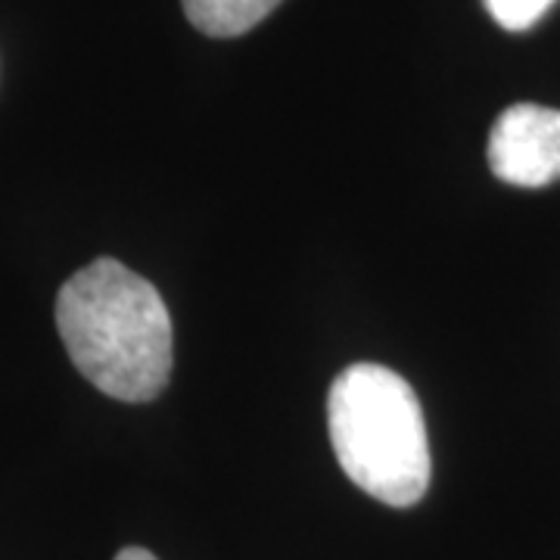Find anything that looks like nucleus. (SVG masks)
<instances>
[{
	"mask_svg": "<svg viewBox=\"0 0 560 560\" xmlns=\"http://www.w3.org/2000/svg\"><path fill=\"white\" fill-rule=\"evenodd\" d=\"M280 0H180L187 20L209 38H237L256 28Z\"/></svg>",
	"mask_w": 560,
	"mask_h": 560,
	"instance_id": "obj_4",
	"label": "nucleus"
},
{
	"mask_svg": "<svg viewBox=\"0 0 560 560\" xmlns=\"http://www.w3.org/2000/svg\"><path fill=\"white\" fill-rule=\"evenodd\" d=\"M492 175L514 187H545L560 178V113L517 103L501 113L489 135Z\"/></svg>",
	"mask_w": 560,
	"mask_h": 560,
	"instance_id": "obj_3",
	"label": "nucleus"
},
{
	"mask_svg": "<svg viewBox=\"0 0 560 560\" xmlns=\"http://www.w3.org/2000/svg\"><path fill=\"white\" fill-rule=\"evenodd\" d=\"M57 330L84 381L119 401H150L172 374V318L150 280L116 259L60 287Z\"/></svg>",
	"mask_w": 560,
	"mask_h": 560,
	"instance_id": "obj_1",
	"label": "nucleus"
},
{
	"mask_svg": "<svg viewBox=\"0 0 560 560\" xmlns=\"http://www.w3.org/2000/svg\"><path fill=\"white\" fill-rule=\"evenodd\" d=\"M327 427L346 477L389 508H411L430 486V440L411 383L383 364H349L330 386Z\"/></svg>",
	"mask_w": 560,
	"mask_h": 560,
	"instance_id": "obj_2",
	"label": "nucleus"
},
{
	"mask_svg": "<svg viewBox=\"0 0 560 560\" xmlns=\"http://www.w3.org/2000/svg\"><path fill=\"white\" fill-rule=\"evenodd\" d=\"M489 16L508 32H526L551 10L555 0H482Z\"/></svg>",
	"mask_w": 560,
	"mask_h": 560,
	"instance_id": "obj_5",
	"label": "nucleus"
},
{
	"mask_svg": "<svg viewBox=\"0 0 560 560\" xmlns=\"http://www.w3.org/2000/svg\"><path fill=\"white\" fill-rule=\"evenodd\" d=\"M116 560H156L147 548H125V551H119V558Z\"/></svg>",
	"mask_w": 560,
	"mask_h": 560,
	"instance_id": "obj_6",
	"label": "nucleus"
}]
</instances>
